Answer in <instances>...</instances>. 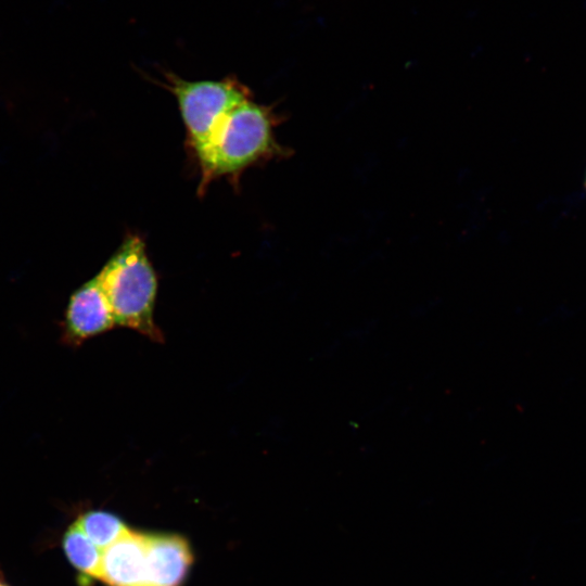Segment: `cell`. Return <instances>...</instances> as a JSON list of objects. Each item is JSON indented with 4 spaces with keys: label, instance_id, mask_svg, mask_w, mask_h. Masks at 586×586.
I'll use <instances>...</instances> for the list:
<instances>
[{
    "label": "cell",
    "instance_id": "9c48e42d",
    "mask_svg": "<svg viewBox=\"0 0 586 586\" xmlns=\"http://www.w3.org/2000/svg\"><path fill=\"white\" fill-rule=\"evenodd\" d=\"M0 586H4V585L0 583Z\"/></svg>",
    "mask_w": 586,
    "mask_h": 586
},
{
    "label": "cell",
    "instance_id": "6da1fadb",
    "mask_svg": "<svg viewBox=\"0 0 586 586\" xmlns=\"http://www.w3.org/2000/svg\"><path fill=\"white\" fill-rule=\"evenodd\" d=\"M277 124L278 115L272 109L253 99L228 112L195 153L201 169L199 191L221 177L234 183L250 166L285 155L286 149L275 138Z\"/></svg>",
    "mask_w": 586,
    "mask_h": 586
},
{
    "label": "cell",
    "instance_id": "5b68a950",
    "mask_svg": "<svg viewBox=\"0 0 586 586\" xmlns=\"http://www.w3.org/2000/svg\"><path fill=\"white\" fill-rule=\"evenodd\" d=\"M146 586H181L192 563L188 542L175 534H145Z\"/></svg>",
    "mask_w": 586,
    "mask_h": 586
},
{
    "label": "cell",
    "instance_id": "8992f818",
    "mask_svg": "<svg viewBox=\"0 0 586 586\" xmlns=\"http://www.w3.org/2000/svg\"><path fill=\"white\" fill-rule=\"evenodd\" d=\"M100 579L109 586H146L145 534L129 528L106 547Z\"/></svg>",
    "mask_w": 586,
    "mask_h": 586
},
{
    "label": "cell",
    "instance_id": "52a82bcc",
    "mask_svg": "<svg viewBox=\"0 0 586 586\" xmlns=\"http://www.w3.org/2000/svg\"><path fill=\"white\" fill-rule=\"evenodd\" d=\"M63 548L69 562L84 574L100 578L102 552L75 522L63 537Z\"/></svg>",
    "mask_w": 586,
    "mask_h": 586
},
{
    "label": "cell",
    "instance_id": "7a4b0ae2",
    "mask_svg": "<svg viewBox=\"0 0 586 586\" xmlns=\"http://www.w3.org/2000/svg\"><path fill=\"white\" fill-rule=\"evenodd\" d=\"M116 327L131 329L154 343H164L154 320L157 275L142 238L129 234L97 275Z\"/></svg>",
    "mask_w": 586,
    "mask_h": 586
},
{
    "label": "cell",
    "instance_id": "3957f363",
    "mask_svg": "<svg viewBox=\"0 0 586 586\" xmlns=\"http://www.w3.org/2000/svg\"><path fill=\"white\" fill-rule=\"evenodd\" d=\"M164 76V87L177 100L188 144L194 154L206 143L228 112L252 99L251 90L235 76L199 81L186 80L173 73H165Z\"/></svg>",
    "mask_w": 586,
    "mask_h": 586
},
{
    "label": "cell",
    "instance_id": "ba28073f",
    "mask_svg": "<svg viewBox=\"0 0 586 586\" xmlns=\"http://www.w3.org/2000/svg\"><path fill=\"white\" fill-rule=\"evenodd\" d=\"M76 523L101 550L129 530L119 518L106 511L86 512L76 520Z\"/></svg>",
    "mask_w": 586,
    "mask_h": 586
},
{
    "label": "cell",
    "instance_id": "277c9868",
    "mask_svg": "<svg viewBox=\"0 0 586 586\" xmlns=\"http://www.w3.org/2000/svg\"><path fill=\"white\" fill-rule=\"evenodd\" d=\"M115 327L112 309L95 276L69 298L65 314V337L69 344L78 345Z\"/></svg>",
    "mask_w": 586,
    "mask_h": 586
}]
</instances>
